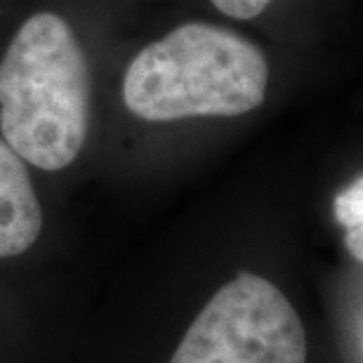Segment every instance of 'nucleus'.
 Segmentation results:
<instances>
[{"label":"nucleus","instance_id":"7ed1b4c3","mask_svg":"<svg viewBox=\"0 0 363 363\" xmlns=\"http://www.w3.org/2000/svg\"><path fill=\"white\" fill-rule=\"evenodd\" d=\"M170 363H307V333L272 281L241 272L210 297Z\"/></svg>","mask_w":363,"mask_h":363},{"label":"nucleus","instance_id":"423d86ee","mask_svg":"<svg viewBox=\"0 0 363 363\" xmlns=\"http://www.w3.org/2000/svg\"><path fill=\"white\" fill-rule=\"evenodd\" d=\"M210 3L227 17L255 19L272 5V0H210Z\"/></svg>","mask_w":363,"mask_h":363},{"label":"nucleus","instance_id":"f03ea898","mask_svg":"<svg viewBox=\"0 0 363 363\" xmlns=\"http://www.w3.org/2000/svg\"><path fill=\"white\" fill-rule=\"evenodd\" d=\"M269 64L255 43L224 26L189 21L130 62L123 101L142 121L234 118L267 97Z\"/></svg>","mask_w":363,"mask_h":363},{"label":"nucleus","instance_id":"20e7f679","mask_svg":"<svg viewBox=\"0 0 363 363\" xmlns=\"http://www.w3.org/2000/svg\"><path fill=\"white\" fill-rule=\"evenodd\" d=\"M43 210L24 161L0 140V259L17 257L38 241Z\"/></svg>","mask_w":363,"mask_h":363},{"label":"nucleus","instance_id":"39448f33","mask_svg":"<svg viewBox=\"0 0 363 363\" xmlns=\"http://www.w3.org/2000/svg\"><path fill=\"white\" fill-rule=\"evenodd\" d=\"M333 215L345 234L347 252L363 264V175L340 189L333 201Z\"/></svg>","mask_w":363,"mask_h":363},{"label":"nucleus","instance_id":"f257e3e1","mask_svg":"<svg viewBox=\"0 0 363 363\" xmlns=\"http://www.w3.org/2000/svg\"><path fill=\"white\" fill-rule=\"evenodd\" d=\"M90 67L60 14L28 17L0 62V130L21 161L64 170L90 130Z\"/></svg>","mask_w":363,"mask_h":363}]
</instances>
